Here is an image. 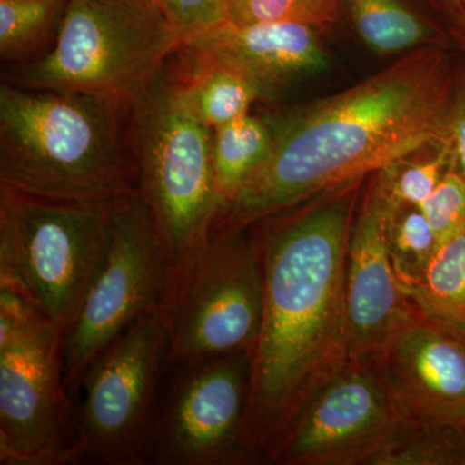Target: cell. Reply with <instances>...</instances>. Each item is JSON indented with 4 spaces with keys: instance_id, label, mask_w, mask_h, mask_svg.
I'll return each instance as SVG.
<instances>
[{
    "instance_id": "cell-1",
    "label": "cell",
    "mask_w": 465,
    "mask_h": 465,
    "mask_svg": "<svg viewBox=\"0 0 465 465\" xmlns=\"http://www.w3.org/2000/svg\"><path fill=\"white\" fill-rule=\"evenodd\" d=\"M454 84L445 54L425 45L354 87L271 124L268 158L223 211L213 234L252 228L446 142Z\"/></svg>"
},
{
    "instance_id": "cell-2",
    "label": "cell",
    "mask_w": 465,
    "mask_h": 465,
    "mask_svg": "<svg viewBox=\"0 0 465 465\" xmlns=\"http://www.w3.org/2000/svg\"><path fill=\"white\" fill-rule=\"evenodd\" d=\"M360 180L259 223L264 309L252 351L251 440L269 460L308 397L348 360L345 262ZM258 225V224H256Z\"/></svg>"
},
{
    "instance_id": "cell-3",
    "label": "cell",
    "mask_w": 465,
    "mask_h": 465,
    "mask_svg": "<svg viewBox=\"0 0 465 465\" xmlns=\"http://www.w3.org/2000/svg\"><path fill=\"white\" fill-rule=\"evenodd\" d=\"M124 101L84 92L0 84V185L116 207L139 194Z\"/></svg>"
},
{
    "instance_id": "cell-4",
    "label": "cell",
    "mask_w": 465,
    "mask_h": 465,
    "mask_svg": "<svg viewBox=\"0 0 465 465\" xmlns=\"http://www.w3.org/2000/svg\"><path fill=\"white\" fill-rule=\"evenodd\" d=\"M130 136L139 194L171 271L210 241L224 204L213 130L189 108L168 64L131 108Z\"/></svg>"
},
{
    "instance_id": "cell-5",
    "label": "cell",
    "mask_w": 465,
    "mask_h": 465,
    "mask_svg": "<svg viewBox=\"0 0 465 465\" xmlns=\"http://www.w3.org/2000/svg\"><path fill=\"white\" fill-rule=\"evenodd\" d=\"M183 45L154 0H70L54 45L5 81L103 94L130 108Z\"/></svg>"
},
{
    "instance_id": "cell-6",
    "label": "cell",
    "mask_w": 465,
    "mask_h": 465,
    "mask_svg": "<svg viewBox=\"0 0 465 465\" xmlns=\"http://www.w3.org/2000/svg\"><path fill=\"white\" fill-rule=\"evenodd\" d=\"M116 207L0 185V283L20 291L63 336L106 258Z\"/></svg>"
},
{
    "instance_id": "cell-7",
    "label": "cell",
    "mask_w": 465,
    "mask_h": 465,
    "mask_svg": "<svg viewBox=\"0 0 465 465\" xmlns=\"http://www.w3.org/2000/svg\"><path fill=\"white\" fill-rule=\"evenodd\" d=\"M246 231L211 235L171 269L161 308L166 370L255 349L264 286L258 244Z\"/></svg>"
},
{
    "instance_id": "cell-8",
    "label": "cell",
    "mask_w": 465,
    "mask_h": 465,
    "mask_svg": "<svg viewBox=\"0 0 465 465\" xmlns=\"http://www.w3.org/2000/svg\"><path fill=\"white\" fill-rule=\"evenodd\" d=\"M251 388V351L166 370L153 418L149 464L262 460L250 434Z\"/></svg>"
},
{
    "instance_id": "cell-9",
    "label": "cell",
    "mask_w": 465,
    "mask_h": 465,
    "mask_svg": "<svg viewBox=\"0 0 465 465\" xmlns=\"http://www.w3.org/2000/svg\"><path fill=\"white\" fill-rule=\"evenodd\" d=\"M167 331L161 311L140 318L85 370L76 400L82 459L145 465L162 379Z\"/></svg>"
},
{
    "instance_id": "cell-10",
    "label": "cell",
    "mask_w": 465,
    "mask_h": 465,
    "mask_svg": "<svg viewBox=\"0 0 465 465\" xmlns=\"http://www.w3.org/2000/svg\"><path fill=\"white\" fill-rule=\"evenodd\" d=\"M79 460L76 405L64 381V336L39 317L0 345V464Z\"/></svg>"
},
{
    "instance_id": "cell-11",
    "label": "cell",
    "mask_w": 465,
    "mask_h": 465,
    "mask_svg": "<svg viewBox=\"0 0 465 465\" xmlns=\"http://www.w3.org/2000/svg\"><path fill=\"white\" fill-rule=\"evenodd\" d=\"M168 268L140 194L114 210L106 258L64 335V381L76 403L94 358L140 318L161 311Z\"/></svg>"
},
{
    "instance_id": "cell-12",
    "label": "cell",
    "mask_w": 465,
    "mask_h": 465,
    "mask_svg": "<svg viewBox=\"0 0 465 465\" xmlns=\"http://www.w3.org/2000/svg\"><path fill=\"white\" fill-rule=\"evenodd\" d=\"M379 360H347L291 419L269 460L371 464L411 428Z\"/></svg>"
},
{
    "instance_id": "cell-13",
    "label": "cell",
    "mask_w": 465,
    "mask_h": 465,
    "mask_svg": "<svg viewBox=\"0 0 465 465\" xmlns=\"http://www.w3.org/2000/svg\"><path fill=\"white\" fill-rule=\"evenodd\" d=\"M397 402L415 427L465 425V335L418 308L378 358Z\"/></svg>"
},
{
    "instance_id": "cell-14",
    "label": "cell",
    "mask_w": 465,
    "mask_h": 465,
    "mask_svg": "<svg viewBox=\"0 0 465 465\" xmlns=\"http://www.w3.org/2000/svg\"><path fill=\"white\" fill-rule=\"evenodd\" d=\"M415 309L391 262L385 234V194L376 176L349 235L348 360H378L391 336Z\"/></svg>"
},
{
    "instance_id": "cell-15",
    "label": "cell",
    "mask_w": 465,
    "mask_h": 465,
    "mask_svg": "<svg viewBox=\"0 0 465 465\" xmlns=\"http://www.w3.org/2000/svg\"><path fill=\"white\" fill-rule=\"evenodd\" d=\"M183 47L238 70L258 85L262 97L329 65L316 26L307 24L225 21Z\"/></svg>"
},
{
    "instance_id": "cell-16",
    "label": "cell",
    "mask_w": 465,
    "mask_h": 465,
    "mask_svg": "<svg viewBox=\"0 0 465 465\" xmlns=\"http://www.w3.org/2000/svg\"><path fill=\"white\" fill-rule=\"evenodd\" d=\"M183 69H176L183 99L211 130L250 113L262 97L258 85L215 58L183 47Z\"/></svg>"
},
{
    "instance_id": "cell-17",
    "label": "cell",
    "mask_w": 465,
    "mask_h": 465,
    "mask_svg": "<svg viewBox=\"0 0 465 465\" xmlns=\"http://www.w3.org/2000/svg\"><path fill=\"white\" fill-rule=\"evenodd\" d=\"M272 142V124L250 113L213 128V171L224 210L264 163L271 153Z\"/></svg>"
},
{
    "instance_id": "cell-18",
    "label": "cell",
    "mask_w": 465,
    "mask_h": 465,
    "mask_svg": "<svg viewBox=\"0 0 465 465\" xmlns=\"http://www.w3.org/2000/svg\"><path fill=\"white\" fill-rule=\"evenodd\" d=\"M409 295L424 316L465 335V225L439 242Z\"/></svg>"
},
{
    "instance_id": "cell-19",
    "label": "cell",
    "mask_w": 465,
    "mask_h": 465,
    "mask_svg": "<svg viewBox=\"0 0 465 465\" xmlns=\"http://www.w3.org/2000/svg\"><path fill=\"white\" fill-rule=\"evenodd\" d=\"M356 33L376 54L412 52L430 45V24L401 0H341Z\"/></svg>"
},
{
    "instance_id": "cell-20",
    "label": "cell",
    "mask_w": 465,
    "mask_h": 465,
    "mask_svg": "<svg viewBox=\"0 0 465 465\" xmlns=\"http://www.w3.org/2000/svg\"><path fill=\"white\" fill-rule=\"evenodd\" d=\"M70 0H0V58L27 63L56 41Z\"/></svg>"
},
{
    "instance_id": "cell-21",
    "label": "cell",
    "mask_w": 465,
    "mask_h": 465,
    "mask_svg": "<svg viewBox=\"0 0 465 465\" xmlns=\"http://www.w3.org/2000/svg\"><path fill=\"white\" fill-rule=\"evenodd\" d=\"M385 234L394 271L409 293L423 280L439 244L436 232L420 207L393 203L385 195Z\"/></svg>"
},
{
    "instance_id": "cell-22",
    "label": "cell",
    "mask_w": 465,
    "mask_h": 465,
    "mask_svg": "<svg viewBox=\"0 0 465 465\" xmlns=\"http://www.w3.org/2000/svg\"><path fill=\"white\" fill-rule=\"evenodd\" d=\"M370 465H465V425H411Z\"/></svg>"
},
{
    "instance_id": "cell-23",
    "label": "cell",
    "mask_w": 465,
    "mask_h": 465,
    "mask_svg": "<svg viewBox=\"0 0 465 465\" xmlns=\"http://www.w3.org/2000/svg\"><path fill=\"white\" fill-rule=\"evenodd\" d=\"M407 158L394 162L376 174L388 200L421 206L452 168L451 146L448 139L433 157L411 162Z\"/></svg>"
},
{
    "instance_id": "cell-24",
    "label": "cell",
    "mask_w": 465,
    "mask_h": 465,
    "mask_svg": "<svg viewBox=\"0 0 465 465\" xmlns=\"http://www.w3.org/2000/svg\"><path fill=\"white\" fill-rule=\"evenodd\" d=\"M341 0H229L232 24L298 23L329 25L336 20Z\"/></svg>"
},
{
    "instance_id": "cell-25",
    "label": "cell",
    "mask_w": 465,
    "mask_h": 465,
    "mask_svg": "<svg viewBox=\"0 0 465 465\" xmlns=\"http://www.w3.org/2000/svg\"><path fill=\"white\" fill-rule=\"evenodd\" d=\"M439 242L465 225V179L450 168L436 191L421 206Z\"/></svg>"
},
{
    "instance_id": "cell-26",
    "label": "cell",
    "mask_w": 465,
    "mask_h": 465,
    "mask_svg": "<svg viewBox=\"0 0 465 465\" xmlns=\"http://www.w3.org/2000/svg\"><path fill=\"white\" fill-rule=\"evenodd\" d=\"M158 7L183 38L213 29L228 21L229 0H155Z\"/></svg>"
},
{
    "instance_id": "cell-27",
    "label": "cell",
    "mask_w": 465,
    "mask_h": 465,
    "mask_svg": "<svg viewBox=\"0 0 465 465\" xmlns=\"http://www.w3.org/2000/svg\"><path fill=\"white\" fill-rule=\"evenodd\" d=\"M43 317L15 287L0 283V345L11 341L18 331Z\"/></svg>"
},
{
    "instance_id": "cell-28",
    "label": "cell",
    "mask_w": 465,
    "mask_h": 465,
    "mask_svg": "<svg viewBox=\"0 0 465 465\" xmlns=\"http://www.w3.org/2000/svg\"><path fill=\"white\" fill-rule=\"evenodd\" d=\"M449 143L452 168L465 179V76H459L454 84L449 115Z\"/></svg>"
},
{
    "instance_id": "cell-29",
    "label": "cell",
    "mask_w": 465,
    "mask_h": 465,
    "mask_svg": "<svg viewBox=\"0 0 465 465\" xmlns=\"http://www.w3.org/2000/svg\"><path fill=\"white\" fill-rule=\"evenodd\" d=\"M442 2L451 5V7L464 9L465 11V0H442Z\"/></svg>"
},
{
    "instance_id": "cell-30",
    "label": "cell",
    "mask_w": 465,
    "mask_h": 465,
    "mask_svg": "<svg viewBox=\"0 0 465 465\" xmlns=\"http://www.w3.org/2000/svg\"><path fill=\"white\" fill-rule=\"evenodd\" d=\"M154 2H155V0H154Z\"/></svg>"
}]
</instances>
